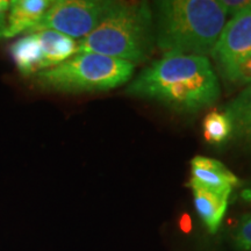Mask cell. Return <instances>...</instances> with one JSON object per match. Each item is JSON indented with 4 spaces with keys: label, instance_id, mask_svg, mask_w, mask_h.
I'll use <instances>...</instances> for the list:
<instances>
[{
    "label": "cell",
    "instance_id": "cell-7",
    "mask_svg": "<svg viewBox=\"0 0 251 251\" xmlns=\"http://www.w3.org/2000/svg\"><path fill=\"white\" fill-rule=\"evenodd\" d=\"M240 180L220 161L205 156H196L191 161L190 188H203L220 196L228 197Z\"/></svg>",
    "mask_w": 251,
    "mask_h": 251
},
{
    "label": "cell",
    "instance_id": "cell-3",
    "mask_svg": "<svg viewBox=\"0 0 251 251\" xmlns=\"http://www.w3.org/2000/svg\"><path fill=\"white\" fill-rule=\"evenodd\" d=\"M153 43L155 23L148 2L114 1L98 26L78 41V52H94L136 65L149 58Z\"/></svg>",
    "mask_w": 251,
    "mask_h": 251
},
{
    "label": "cell",
    "instance_id": "cell-9",
    "mask_svg": "<svg viewBox=\"0 0 251 251\" xmlns=\"http://www.w3.org/2000/svg\"><path fill=\"white\" fill-rule=\"evenodd\" d=\"M9 54L21 75L33 77L45 70L42 47L35 33L20 37L9 47Z\"/></svg>",
    "mask_w": 251,
    "mask_h": 251
},
{
    "label": "cell",
    "instance_id": "cell-1",
    "mask_svg": "<svg viewBox=\"0 0 251 251\" xmlns=\"http://www.w3.org/2000/svg\"><path fill=\"white\" fill-rule=\"evenodd\" d=\"M126 92L184 113L209 107L221 93L208 58L183 54H164L144 69Z\"/></svg>",
    "mask_w": 251,
    "mask_h": 251
},
{
    "label": "cell",
    "instance_id": "cell-4",
    "mask_svg": "<svg viewBox=\"0 0 251 251\" xmlns=\"http://www.w3.org/2000/svg\"><path fill=\"white\" fill-rule=\"evenodd\" d=\"M135 65L94 52H78L54 68L33 76L41 89L62 93L100 92L119 87L131 78Z\"/></svg>",
    "mask_w": 251,
    "mask_h": 251
},
{
    "label": "cell",
    "instance_id": "cell-10",
    "mask_svg": "<svg viewBox=\"0 0 251 251\" xmlns=\"http://www.w3.org/2000/svg\"><path fill=\"white\" fill-rule=\"evenodd\" d=\"M231 124V137L251 149V85L225 107Z\"/></svg>",
    "mask_w": 251,
    "mask_h": 251
},
{
    "label": "cell",
    "instance_id": "cell-12",
    "mask_svg": "<svg viewBox=\"0 0 251 251\" xmlns=\"http://www.w3.org/2000/svg\"><path fill=\"white\" fill-rule=\"evenodd\" d=\"M193 192V201L199 218L209 233L218 231L228 207V197L220 196L203 188H191Z\"/></svg>",
    "mask_w": 251,
    "mask_h": 251
},
{
    "label": "cell",
    "instance_id": "cell-11",
    "mask_svg": "<svg viewBox=\"0 0 251 251\" xmlns=\"http://www.w3.org/2000/svg\"><path fill=\"white\" fill-rule=\"evenodd\" d=\"M42 47L45 70L54 68L78 52V42L70 36L55 30L35 31Z\"/></svg>",
    "mask_w": 251,
    "mask_h": 251
},
{
    "label": "cell",
    "instance_id": "cell-2",
    "mask_svg": "<svg viewBox=\"0 0 251 251\" xmlns=\"http://www.w3.org/2000/svg\"><path fill=\"white\" fill-rule=\"evenodd\" d=\"M219 0L155 2V42L164 54L211 55L226 25Z\"/></svg>",
    "mask_w": 251,
    "mask_h": 251
},
{
    "label": "cell",
    "instance_id": "cell-15",
    "mask_svg": "<svg viewBox=\"0 0 251 251\" xmlns=\"http://www.w3.org/2000/svg\"><path fill=\"white\" fill-rule=\"evenodd\" d=\"M231 241L235 250L251 251V213L243 215L234 228Z\"/></svg>",
    "mask_w": 251,
    "mask_h": 251
},
{
    "label": "cell",
    "instance_id": "cell-13",
    "mask_svg": "<svg viewBox=\"0 0 251 251\" xmlns=\"http://www.w3.org/2000/svg\"><path fill=\"white\" fill-rule=\"evenodd\" d=\"M202 130L207 142L212 144H222L231 137V124L225 113H208L203 119Z\"/></svg>",
    "mask_w": 251,
    "mask_h": 251
},
{
    "label": "cell",
    "instance_id": "cell-16",
    "mask_svg": "<svg viewBox=\"0 0 251 251\" xmlns=\"http://www.w3.org/2000/svg\"><path fill=\"white\" fill-rule=\"evenodd\" d=\"M219 2L224 7L226 14L231 17L251 11V0H219Z\"/></svg>",
    "mask_w": 251,
    "mask_h": 251
},
{
    "label": "cell",
    "instance_id": "cell-8",
    "mask_svg": "<svg viewBox=\"0 0 251 251\" xmlns=\"http://www.w3.org/2000/svg\"><path fill=\"white\" fill-rule=\"evenodd\" d=\"M50 0H12L0 36L14 37L28 34L35 28L50 7Z\"/></svg>",
    "mask_w": 251,
    "mask_h": 251
},
{
    "label": "cell",
    "instance_id": "cell-17",
    "mask_svg": "<svg viewBox=\"0 0 251 251\" xmlns=\"http://www.w3.org/2000/svg\"><path fill=\"white\" fill-rule=\"evenodd\" d=\"M9 2L7 0H0V34L5 27L6 23V14H7L9 8Z\"/></svg>",
    "mask_w": 251,
    "mask_h": 251
},
{
    "label": "cell",
    "instance_id": "cell-5",
    "mask_svg": "<svg viewBox=\"0 0 251 251\" xmlns=\"http://www.w3.org/2000/svg\"><path fill=\"white\" fill-rule=\"evenodd\" d=\"M113 2L108 0H56L30 33L55 30L80 40L98 26Z\"/></svg>",
    "mask_w": 251,
    "mask_h": 251
},
{
    "label": "cell",
    "instance_id": "cell-14",
    "mask_svg": "<svg viewBox=\"0 0 251 251\" xmlns=\"http://www.w3.org/2000/svg\"><path fill=\"white\" fill-rule=\"evenodd\" d=\"M220 75L224 77L225 80L234 85H251V55L241 59L240 62Z\"/></svg>",
    "mask_w": 251,
    "mask_h": 251
},
{
    "label": "cell",
    "instance_id": "cell-6",
    "mask_svg": "<svg viewBox=\"0 0 251 251\" xmlns=\"http://www.w3.org/2000/svg\"><path fill=\"white\" fill-rule=\"evenodd\" d=\"M211 55L220 74L251 55V11L231 17Z\"/></svg>",
    "mask_w": 251,
    "mask_h": 251
}]
</instances>
